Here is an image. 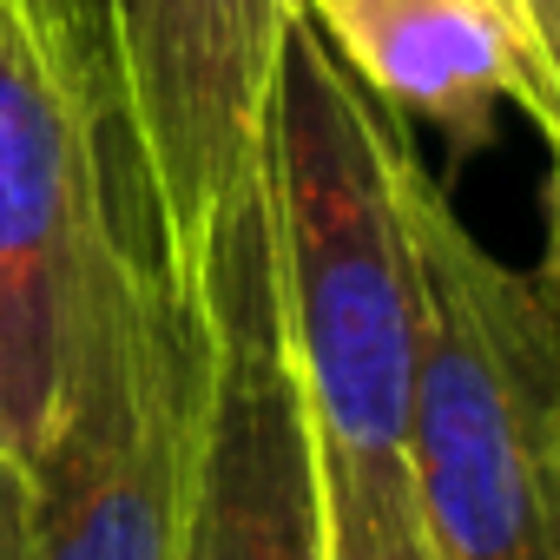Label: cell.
<instances>
[{"mask_svg": "<svg viewBox=\"0 0 560 560\" xmlns=\"http://www.w3.org/2000/svg\"><path fill=\"white\" fill-rule=\"evenodd\" d=\"M396 132L402 113L357 86L298 0L277 40L257 152L277 298L317 435L389 462H402L416 370V270L396 198Z\"/></svg>", "mask_w": 560, "mask_h": 560, "instance_id": "obj_1", "label": "cell"}, {"mask_svg": "<svg viewBox=\"0 0 560 560\" xmlns=\"http://www.w3.org/2000/svg\"><path fill=\"white\" fill-rule=\"evenodd\" d=\"M416 270L402 468L435 560H560V311L501 264L396 132Z\"/></svg>", "mask_w": 560, "mask_h": 560, "instance_id": "obj_2", "label": "cell"}, {"mask_svg": "<svg viewBox=\"0 0 560 560\" xmlns=\"http://www.w3.org/2000/svg\"><path fill=\"white\" fill-rule=\"evenodd\" d=\"M34 14L93 132L113 231L185 304L211 231L257 185L298 0H34Z\"/></svg>", "mask_w": 560, "mask_h": 560, "instance_id": "obj_3", "label": "cell"}, {"mask_svg": "<svg viewBox=\"0 0 560 560\" xmlns=\"http://www.w3.org/2000/svg\"><path fill=\"white\" fill-rule=\"evenodd\" d=\"M191 409L198 324L113 237L54 429L21 462L27 560H178Z\"/></svg>", "mask_w": 560, "mask_h": 560, "instance_id": "obj_4", "label": "cell"}, {"mask_svg": "<svg viewBox=\"0 0 560 560\" xmlns=\"http://www.w3.org/2000/svg\"><path fill=\"white\" fill-rule=\"evenodd\" d=\"M185 311L198 324V409L178 560H330L324 448L277 298L264 185L211 231Z\"/></svg>", "mask_w": 560, "mask_h": 560, "instance_id": "obj_5", "label": "cell"}, {"mask_svg": "<svg viewBox=\"0 0 560 560\" xmlns=\"http://www.w3.org/2000/svg\"><path fill=\"white\" fill-rule=\"evenodd\" d=\"M113 237L93 132L34 0H0V448L14 462L54 429L80 311Z\"/></svg>", "mask_w": 560, "mask_h": 560, "instance_id": "obj_6", "label": "cell"}, {"mask_svg": "<svg viewBox=\"0 0 560 560\" xmlns=\"http://www.w3.org/2000/svg\"><path fill=\"white\" fill-rule=\"evenodd\" d=\"M304 14L363 93L455 145H481L494 106L547 119L514 0H304Z\"/></svg>", "mask_w": 560, "mask_h": 560, "instance_id": "obj_7", "label": "cell"}, {"mask_svg": "<svg viewBox=\"0 0 560 560\" xmlns=\"http://www.w3.org/2000/svg\"><path fill=\"white\" fill-rule=\"evenodd\" d=\"M324 448V514H330V560H435L409 468L389 455Z\"/></svg>", "mask_w": 560, "mask_h": 560, "instance_id": "obj_8", "label": "cell"}, {"mask_svg": "<svg viewBox=\"0 0 560 560\" xmlns=\"http://www.w3.org/2000/svg\"><path fill=\"white\" fill-rule=\"evenodd\" d=\"M514 21H521L527 60H534V80H540V100H547L540 132L560 159V0H514Z\"/></svg>", "mask_w": 560, "mask_h": 560, "instance_id": "obj_9", "label": "cell"}, {"mask_svg": "<svg viewBox=\"0 0 560 560\" xmlns=\"http://www.w3.org/2000/svg\"><path fill=\"white\" fill-rule=\"evenodd\" d=\"M0 560H27V534H21V462L0 448Z\"/></svg>", "mask_w": 560, "mask_h": 560, "instance_id": "obj_10", "label": "cell"}, {"mask_svg": "<svg viewBox=\"0 0 560 560\" xmlns=\"http://www.w3.org/2000/svg\"><path fill=\"white\" fill-rule=\"evenodd\" d=\"M534 284L547 291V304L560 311V159L547 172V244H540V277Z\"/></svg>", "mask_w": 560, "mask_h": 560, "instance_id": "obj_11", "label": "cell"}]
</instances>
